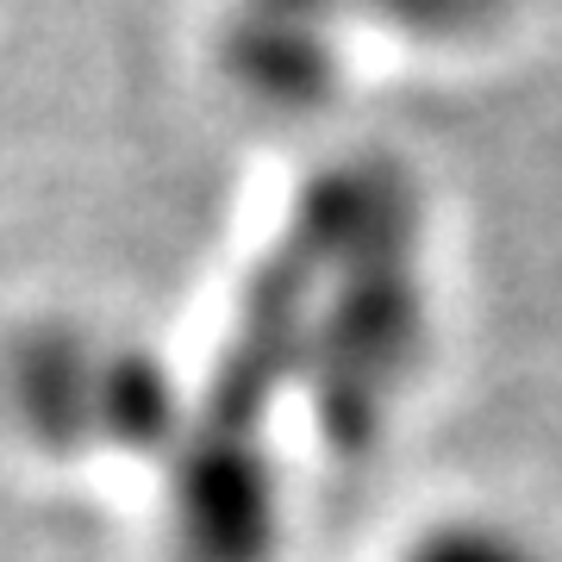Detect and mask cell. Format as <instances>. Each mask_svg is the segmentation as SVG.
I'll use <instances>...</instances> for the list:
<instances>
[{
	"instance_id": "8992f818",
	"label": "cell",
	"mask_w": 562,
	"mask_h": 562,
	"mask_svg": "<svg viewBox=\"0 0 562 562\" xmlns=\"http://www.w3.org/2000/svg\"><path fill=\"white\" fill-rule=\"evenodd\" d=\"M525 0H357V44L406 63H469L501 50Z\"/></svg>"
},
{
	"instance_id": "7a4b0ae2",
	"label": "cell",
	"mask_w": 562,
	"mask_h": 562,
	"mask_svg": "<svg viewBox=\"0 0 562 562\" xmlns=\"http://www.w3.org/2000/svg\"><path fill=\"white\" fill-rule=\"evenodd\" d=\"M169 562H281L288 475L276 431L213 425L194 413L181 457L157 475Z\"/></svg>"
},
{
	"instance_id": "3957f363",
	"label": "cell",
	"mask_w": 562,
	"mask_h": 562,
	"mask_svg": "<svg viewBox=\"0 0 562 562\" xmlns=\"http://www.w3.org/2000/svg\"><path fill=\"white\" fill-rule=\"evenodd\" d=\"M357 0H220L213 63L225 88L276 120H313L357 69Z\"/></svg>"
},
{
	"instance_id": "52a82bcc",
	"label": "cell",
	"mask_w": 562,
	"mask_h": 562,
	"mask_svg": "<svg viewBox=\"0 0 562 562\" xmlns=\"http://www.w3.org/2000/svg\"><path fill=\"white\" fill-rule=\"evenodd\" d=\"M387 562H557L550 538L501 506H438L413 519Z\"/></svg>"
},
{
	"instance_id": "5b68a950",
	"label": "cell",
	"mask_w": 562,
	"mask_h": 562,
	"mask_svg": "<svg viewBox=\"0 0 562 562\" xmlns=\"http://www.w3.org/2000/svg\"><path fill=\"white\" fill-rule=\"evenodd\" d=\"M201 394L176 362L138 338H113L106 331V369H101V457L132 462L162 475L181 457V443L194 431Z\"/></svg>"
},
{
	"instance_id": "277c9868",
	"label": "cell",
	"mask_w": 562,
	"mask_h": 562,
	"mask_svg": "<svg viewBox=\"0 0 562 562\" xmlns=\"http://www.w3.org/2000/svg\"><path fill=\"white\" fill-rule=\"evenodd\" d=\"M101 369L106 331L69 313H38L13 325L7 344V413L38 462L76 469L101 457Z\"/></svg>"
},
{
	"instance_id": "6da1fadb",
	"label": "cell",
	"mask_w": 562,
	"mask_h": 562,
	"mask_svg": "<svg viewBox=\"0 0 562 562\" xmlns=\"http://www.w3.org/2000/svg\"><path fill=\"white\" fill-rule=\"evenodd\" d=\"M281 220L301 232L306 294L301 419L344 462L375 457L431 362V213L387 150H338L294 181Z\"/></svg>"
}]
</instances>
